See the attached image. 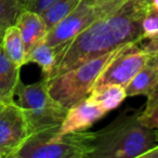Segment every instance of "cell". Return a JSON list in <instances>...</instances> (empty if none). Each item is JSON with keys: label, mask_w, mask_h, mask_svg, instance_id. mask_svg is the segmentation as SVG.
<instances>
[{"label": "cell", "mask_w": 158, "mask_h": 158, "mask_svg": "<svg viewBox=\"0 0 158 158\" xmlns=\"http://www.w3.org/2000/svg\"><path fill=\"white\" fill-rule=\"evenodd\" d=\"M158 35V9L149 7L142 21V39Z\"/></svg>", "instance_id": "obj_19"}, {"label": "cell", "mask_w": 158, "mask_h": 158, "mask_svg": "<svg viewBox=\"0 0 158 158\" xmlns=\"http://www.w3.org/2000/svg\"><path fill=\"white\" fill-rule=\"evenodd\" d=\"M80 2L81 0H57L44 13H41L48 31L59 22H61L64 18H66L70 12L74 11L80 5Z\"/></svg>", "instance_id": "obj_16"}, {"label": "cell", "mask_w": 158, "mask_h": 158, "mask_svg": "<svg viewBox=\"0 0 158 158\" xmlns=\"http://www.w3.org/2000/svg\"><path fill=\"white\" fill-rule=\"evenodd\" d=\"M149 7L151 0H126L69 42L56 47V62L48 79L123 44H139L142 40V21Z\"/></svg>", "instance_id": "obj_1"}, {"label": "cell", "mask_w": 158, "mask_h": 158, "mask_svg": "<svg viewBox=\"0 0 158 158\" xmlns=\"http://www.w3.org/2000/svg\"><path fill=\"white\" fill-rule=\"evenodd\" d=\"M125 1L126 0H108L98 5L80 2L74 11L47 33L44 41L55 48L63 46L74 39L95 21L119 8Z\"/></svg>", "instance_id": "obj_6"}, {"label": "cell", "mask_w": 158, "mask_h": 158, "mask_svg": "<svg viewBox=\"0 0 158 158\" xmlns=\"http://www.w3.org/2000/svg\"><path fill=\"white\" fill-rule=\"evenodd\" d=\"M140 158H158V144L151 147L140 156Z\"/></svg>", "instance_id": "obj_22"}, {"label": "cell", "mask_w": 158, "mask_h": 158, "mask_svg": "<svg viewBox=\"0 0 158 158\" xmlns=\"http://www.w3.org/2000/svg\"><path fill=\"white\" fill-rule=\"evenodd\" d=\"M59 129L29 134L13 158H89L94 148L97 131L60 133Z\"/></svg>", "instance_id": "obj_3"}, {"label": "cell", "mask_w": 158, "mask_h": 158, "mask_svg": "<svg viewBox=\"0 0 158 158\" xmlns=\"http://www.w3.org/2000/svg\"><path fill=\"white\" fill-rule=\"evenodd\" d=\"M151 6L158 9V0H151Z\"/></svg>", "instance_id": "obj_24"}, {"label": "cell", "mask_w": 158, "mask_h": 158, "mask_svg": "<svg viewBox=\"0 0 158 158\" xmlns=\"http://www.w3.org/2000/svg\"><path fill=\"white\" fill-rule=\"evenodd\" d=\"M1 47H2V50L5 51L6 55L13 63H15L20 67L25 65L26 51H25L24 42H23L21 33L15 25H11L5 29Z\"/></svg>", "instance_id": "obj_14"}, {"label": "cell", "mask_w": 158, "mask_h": 158, "mask_svg": "<svg viewBox=\"0 0 158 158\" xmlns=\"http://www.w3.org/2000/svg\"><path fill=\"white\" fill-rule=\"evenodd\" d=\"M56 1L57 0H28L25 6V9L41 14Z\"/></svg>", "instance_id": "obj_21"}, {"label": "cell", "mask_w": 158, "mask_h": 158, "mask_svg": "<svg viewBox=\"0 0 158 158\" xmlns=\"http://www.w3.org/2000/svg\"><path fill=\"white\" fill-rule=\"evenodd\" d=\"M139 113L121 114L110 125L97 131L94 148L89 158H135L158 144L157 129L138 120Z\"/></svg>", "instance_id": "obj_2"}, {"label": "cell", "mask_w": 158, "mask_h": 158, "mask_svg": "<svg viewBox=\"0 0 158 158\" xmlns=\"http://www.w3.org/2000/svg\"><path fill=\"white\" fill-rule=\"evenodd\" d=\"M106 112L89 97L77 102L67 110L66 116L59 129L60 133L84 131L103 118Z\"/></svg>", "instance_id": "obj_9"}, {"label": "cell", "mask_w": 158, "mask_h": 158, "mask_svg": "<svg viewBox=\"0 0 158 158\" xmlns=\"http://www.w3.org/2000/svg\"><path fill=\"white\" fill-rule=\"evenodd\" d=\"M15 26L19 28L22 36L26 55L34 47L44 41L48 33V28L41 14L26 9L23 10L18 16Z\"/></svg>", "instance_id": "obj_10"}, {"label": "cell", "mask_w": 158, "mask_h": 158, "mask_svg": "<svg viewBox=\"0 0 158 158\" xmlns=\"http://www.w3.org/2000/svg\"><path fill=\"white\" fill-rule=\"evenodd\" d=\"M20 1L23 3V6H24V8H25V6H26V3H27V1H28V0H20Z\"/></svg>", "instance_id": "obj_26"}, {"label": "cell", "mask_w": 158, "mask_h": 158, "mask_svg": "<svg viewBox=\"0 0 158 158\" xmlns=\"http://www.w3.org/2000/svg\"><path fill=\"white\" fill-rule=\"evenodd\" d=\"M106 113L118 107L127 98L126 88L120 85H105L93 88L88 95Z\"/></svg>", "instance_id": "obj_13"}, {"label": "cell", "mask_w": 158, "mask_h": 158, "mask_svg": "<svg viewBox=\"0 0 158 158\" xmlns=\"http://www.w3.org/2000/svg\"><path fill=\"white\" fill-rule=\"evenodd\" d=\"M2 37H3V31L0 29V48H1V44H2Z\"/></svg>", "instance_id": "obj_25"}, {"label": "cell", "mask_w": 158, "mask_h": 158, "mask_svg": "<svg viewBox=\"0 0 158 158\" xmlns=\"http://www.w3.org/2000/svg\"><path fill=\"white\" fill-rule=\"evenodd\" d=\"M28 135L22 108L14 100L0 102V158H13Z\"/></svg>", "instance_id": "obj_8"}, {"label": "cell", "mask_w": 158, "mask_h": 158, "mask_svg": "<svg viewBox=\"0 0 158 158\" xmlns=\"http://www.w3.org/2000/svg\"><path fill=\"white\" fill-rule=\"evenodd\" d=\"M156 66H157V68H158V59H157V61H156Z\"/></svg>", "instance_id": "obj_27"}, {"label": "cell", "mask_w": 158, "mask_h": 158, "mask_svg": "<svg viewBox=\"0 0 158 158\" xmlns=\"http://www.w3.org/2000/svg\"><path fill=\"white\" fill-rule=\"evenodd\" d=\"M56 62V48L41 41L35 46L26 55L25 64L35 63L41 68L42 78L48 79Z\"/></svg>", "instance_id": "obj_15"}, {"label": "cell", "mask_w": 158, "mask_h": 158, "mask_svg": "<svg viewBox=\"0 0 158 158\" xmlns=\"http://www.w3.org/2000/svg\"><path fill=\"white\" fill-rule=\"evenodd\" d=\"M15 97H18L16 104L25 115L29 134L61 127L68 108L51 97L46 79L31 85H25L20 80Z\"/></svg>", "instance_id": "obj_5"}, {"label": "cell", "mask_w": 158, "mask_h": 158, "mask_svg": "<svg viewBox=\"0 0 158 158\" xmlns=\"http://www.w3.org/2000/svg\"><path fill=\"white\" fill-rule=\"evenodd\" d=\"M157 59H151L148 63L132 78L125 87L128 97L147 95L158 84V68L156 66Z\"/></svg>", "instance_id": "obj_12"}, {"label": "cell", "mask_w": 158, "mask_h": 158, "mask_svg": "<svg viewBox=\"0 0 158 158\" xmlns=\"http://www.w3.org/2000/svg\"><path fill=\"white\" fill-rule=\"evenodd\" d=\"M108 0H81V2L88 3V5H98V3L106 2Z\"/></svg>", "instance_id": "obj_23"}, {"label": "cell", "mask_w": 158, "mask_h": 158, "mask_svg": "<svg viewBox=\"0 0 158 158\" xmlns=\"http://www.w3.org/2000/svg\"><path fill=\"white\" fill-rule=\"evenodd\" d=\"M146 97V105L142 112L139 113L138 120L144 127L158 130V84Z\"/></svg>", "instance_id": "obj_17"}, {"label": "cell", "mask_w": 158, "mask_h": 158, "mask_svg": "<svg viewBox=\"0 0 158 158\" xmlns=\"http://www.w3.org/2000/svg\"><path fill=\"white\" fill-rule=\"evenodd\" d=\"M149 60L151 56L138 44L131 42L105 66L93 88L105 85H120L126 87Z\"/></svg>", "instance_id": "obj_7"}, {"label": "cell", "mask_w": 158, "mask_h": 158, "mask_svg": "<svg viewBox=\"0 0 158 158\" xmlns=\"http://www.w3.org/2000/svg\"><path fill=\"white\" fill-rule=\"evenodd\" d=\"M24 9L20 0H0V29L5 31L7 27L15 25L16 19Z\"/></svg>", "instance_id": "obj_18"}, {"label": "cell", "mask_w": 158, "mask_h": 158, "mask_svg": "<svg viewBox=\"0 0 158 158\" xmlns=\"http://www.w3.org/2000/svg\"><path fill=\"white\" fill-rule=\"evenodd\" d=\"M21 67L6 55L2 47L0 48V102L14 100L15 89L20 81Z\"/></svg>", "instance_id": "obj_11"}, {"label": "cell", "mask_w": 158, "mask_h": 158, "mask_svg": "<svg viewBox=\"0 0 158 158\" xmlns=\"http://www.w3.org/2000/svg\"><path fill=\"white\" fill-rule=\"evenodd\" d=\"M138 44L144 52L151 56V59H158V35L142 39Z\"/></svg>", "instance_id": "obj_20"}, {"label": "cell", "mask_w": 158, "mask_h": 158, "mask_svg": "<svg viewBox=\"0 0 158 158\" xmlns=\"http://www.w3.org/2000/svg\"><path fill=\"white\" fill-rule=\"evenodd\" d=\"M131 44V42H130ZM127 44L101 54L61 75L47 80L50 95L64 107L69 108L90 94L97 79L105 66L123 50Z\"/></svg>", "instance_id": "obj_4"}]
</instances>
